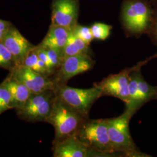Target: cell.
<instances>
[{
  "label": "cell",
  "mask_w": 157,
  "mask_h": 157,
  "mask_svg": "<svg viewBox=\"0 0 157 157\" xmlns=\"http://www.w3.org/2000/svg\"><path fill=\"white\" fill-rule=\"evenodd\" d=\"M9 72L17 80L25 84L32 93H39L56 89L50 77L37 73L25 65L17 66Z\"/></svg>",
  "instance_id": "10"
},
{
  "label": "cell",
  "mask_w": 157,
  "mask_h": 157,
  "mask_svg": "<svg viewBox=\"0 0 157 157\" xmlns=\"http://www.w3.org/2000/svg\"><path fill=\"white\" fill-rule=\"evenodd\" d=\"M94 63L89 54L67 56L51 78L56 87L65 85L71 78L91 70Z\"/></svg>",
  "instance_id": "7"
},
{
  "label": "cell",
  "mask_w": 157,
  "mask_h": 157,
  "mask_svg": "<svg viewBox=\"0 0 157 157\" xmlns=\"http://www.w3.org/2000/svg\"><path fill=\"white\" fill-rule=\"evenodd\" d=\"M1 41L14 57L17 66L22 65L29 53L36 47L23 36L13 24Z\"/></svg>",
  "instance_id": "11"
},
{
  "label": "cell",
  "mask_w": 157,
  "mask_h": 157,
  "mask_svg": "<svg viewBox=\"0 0 157 157\" xmlns=\"http://www.w3.org/2000/svg\"><path fill=\"white\" fill-rule=\"evenodd\" d=\"M11 95L4 82L0 83V115L8 109H11Z\"/></svg>",
  "instance_id": "20"
},
{
  "label": "cell",
  "mask_w": 157,
  "mask_h": 157,
  "mask_svg": "<svg viewBox=\"0 0 157 157\" xmlns=\"http://www.w3.org/2000/svg\"><path fill=\"white\" fill-rule=\"evenodd\" d=\"M137 65L125 69L121 72L108 76L94 86L101 90L102 95L112 96L127 104L129 100V82L130 73Z\"/></svg>",
  "instance_id": "8"
},
{
  "label": "cell",
  "mask_w": 157,
  "mask_h": 157,
  "mask_svg": "<svg viewBox=\"0 0 157 157\" xmlns=\"http://www.w3.org/2000/svg\"><path fill=\"white\" fill-rule=\"evenodd\" d=\"M75 135L86 146L103 155L117 153L109 139L106 119L88 118Z\"/></svg>",
  "instance_id": "3"
},
{
  "label": "cell",
  "mask_w": 157,
  "mask_h": 157,
  "mask_svg": "<svg viewBox=\"0 0 157 157\" xmlns=\"http://www.w3.org/2000/svg\"><path fill=\"white\" fill-rule=\"evenodd\" d=\"M54 157H103L98 152L86 146L76 135L69 136L61 141L52 143Z\"/></svg>",
  "instance_id": "12"
},
{
  "label": "cell",
  "mask_w": 157,
  "mask_h": 157,
  "mask_svg": "<svg viewBox=\"0 0 157 157\" xmlns=\"http://www.w3.org/2000/svg\"><path fill=\"white\" fill-rule=\"evenodd\" d=\"M55 91L61 100L87 118L93 104L102 96L101 90L94 85L90 89H78L65 84L57 86Z\"/></svg>",
  "instance_id": "5"
},
{
  "label": "cell",
  "mask_w": 157,
  "mask_h": 157,
  "mask_svg": "<svg viewBox=\"0 0 157 157\" xmlns=\"http://www.w3.org/2000/svg\"><path fill=\"white\" fill-rule=\"evenodd\" d=\"M56 98L55 90L32 93L22 107L15 109L17 116L30 123L46 122Z\"/></svg>",
  "instance_id": "4"
},
{
  "label": "cell",
  "mask_w": 157,
  "mask_h": 157,
  "mask_svg": "<svg viewBox=\"0 0 157 157\" xmlns=\"http://www.w3.org/2000/svg\"><path fill=\"white\" fill-rule=\"evenodd\" d=\"M89 45L76 36L71 31L67 43L62 51L63 59L67 56L89 54Z\"/></svg>",
  "instance_id": "15"
},
{
  "label": "cell",
  "mask_w": 157,
  "mask_h": 157,
  "mask_svg": "<svg viewBox=\"0 0 157 157\" xmlns=\"http://www.w3.org/2000/svg\"><path fill=\"white\" fill-rule=\"evenodd\" d=\"M36 47L31 51L26 56L23 65L30 67L37 73H40L46 76L51 78V74L46 65L43 62L37 55L36 50Z\"/></svg>",
  "instance_id": "17"
},
{
  "label": "cell",
  "mask_w": 157,
  "mask_h": 157,
  "mask_svg": "<svg viewBox=\"0 0 157 157\" xmlns=\"http://www.w3.org/2000/svg\"><path fill=\"white\" fill-rule=\"evenodd\" d=\"M148 33L150 34V36L154 43L157 45V12L155 15H154L153 13L151 24Z\"/></svg>",
  "instance_id": "22"
},
{
  "label": "cell",
  "mask_w": 157,
  "mask_h": 157,
  "mask_svg": "<svg viewBox=\"0 0 157 157\" xmlns=\"http://www.w3.org/2000/svg\"><path fill=\"white\" fill-rule=\"evenodd\" d=\"M90 29L94 39L104 40L109 36L112 27L104 23H95Z\"/></svg>",
  "instance_id": "19"
},
{
  "label": "cell",
  "mask_w": 157,
  "mask_h": 157,
  "mask_svg": "<svg viewBox=\"0 0 157 157\" xmlns=\"http://www.w3.org/2000/svg\"><path fill=\"white\" fill-rule=\"evenodd\" d=\"M13 23L11 22L0 19V41L2 40L7 31Z\"/></svg>",
  "instance_id": "23"
},
{
  "label": "cell",
  "mask_w": 157,
  "mask_h": 157,
  "mask_svg": "<svg viewBox=\"0 0 157 157\" xmlns=\"http://www.w3.org/2000/svg\"><path fill=\"white\" fill-rule=\"evenodd\" d=\"M152 16L150 6L140 0L128 1L124 5L122 20L126 28L132 33H148Z\"/></svg>",
  "instance_id": "6"
},
{
  "label": "cell",
  "mask_w": 157,
  "mask_h": 157,
  "mask_svg": "<svg viewBox=\"0 0 157 157\" xmlns=\"http://www.w3.org/2000/svg\"><path fill=\"white\" fill-rule=\"evenodd\" d=\"M87 117L68 105L56 95L46 123L51 124L55 132L52 143L75 135Z\"/></svg>",
  "instance_id": "1"
},
{
  "label": "cell",
  "mask_w": 157,
  "mask_h": 157,
  "mask_svg": "<svg viewBox=\"0 0 157 157\" xmlns=\"http://www.w3.org/2000/svg\"><path fill=\"white\" fill-rule=\"evenodd\" d=\"M134 113L129 109L116 118L106 119L109 139L115 151L127 157H150L140 151L132 139L129 128V122Z\"/></svg>",
  "instance_id": "2"
},
{
  "label": "cell",
  "mask_w": 157,
  "mask_h": 157,
  "mask_svg": "<svg viewBox=\"0 0 157 157\" xmlns=\"http://www.w3.org/2000/svg\"><path fill=\"white\" fill-rule=\"evenodd\" d=\"M72 32L76 36L82 40L88 45H89L91 41L94 39L90 28L77 25L72 30Z\"/></svg>",
  "instance_id": "21"
},
{
  "label": "cell",
  "mask_w": 157,
  "mask_h": 157,
  "mask_svg": "<svg viewBox=\"0 0 157 157\" xmlns=\"http://www.w3.org/2000/svg\"><path fill=\"white\" fill-rule=\"evenodd\" d=\"M51 25L72 30L78 24L77 0H52Z\"/></svg>",
  "instance_id": "9"
},
{
  "label": "cell",
  "mask_w": 157,
  "mask_h": 157,
  "mask_svg": "<svg viewBox=\"0 0 157 157\" xmlns=\"http://www.w3.org/2000/svg\"><path fill=\"white\" fill-rule=\"evenodd\" d=\"M72 30L59 26L51 25L45 37L39 45L49 48L62 53L71 33Z\"/></svg>",
  "instance_id": "13"
},
{
  "label": "cell",
  "mask_w": 157,
  "mask_h": 157,
  "mask_svg": "<svg viewBox=\"0 0 157 157\" xmlns=\"http://www.w3.org/2000/svg\"><path fill=\"white\" fill-rule=\"evenodd\" d=\"M17 67L14 57L5 45L0 41V68L5 69L9 72Z\"/></svg>",
  "instance_id": "18"
},
{
  "label": "cell",
  "mask_w": 157,
  "mask_h": 157,
  "mask_svg": "<svg viewBox=\"0 0 157 157\" xmlns=\"http://www.w3.org/2000/svg\"><path fill=\"white\" fill-rule=\"evenodd\" d=\"M3 82L11 95L12 109H15L22 107L32 94L30 91L25 84L17 80L10 72Z\"/></svg>",
  "instance_id": "14"
},
{
  "label": "cell",
  "mask_w": 157,
  "mask_h": 157,
  "mask_svg": "<svg viewBox=\"0 0 157 157\" xmlns=\"http://www.w3.org/2000/svg\"><path fill=\"white\" fill-rule=\"evenodd\" d=\"M138 89L143 105L149 101L157 100V86H154L148 84L143 77L141 72L138 78Z\"/></svg>",
  "instance_id": "16"
}]
</instances>
